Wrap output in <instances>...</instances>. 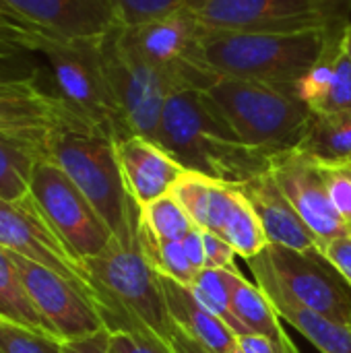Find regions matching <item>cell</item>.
<instances>
[{"label":"cell","mask_w":351,"mask_h":353,"mask_svg":"<svg viewBox=\"0 0 351 353\" xmlns=\"http://www.w3.org/2000/svg\"><path fill=\"white\" fill-rule=\"evenodd\" d=\"M157 145L186 172L234 186L267 174L275 159L244 145L201 89L178 91L166 101Z\"/></svg>","instance_id":"6da1fadb"},{"label":"cell","mask_w":351,"mask_h":353,"mask_svg":"<svg viewBox=\"0 0 351 353\" xmlns=\"http://www.w3.org/2000/svg\"><path fill=\"white\" fill-rule=\"evenodd\" d=\"M85 271L95 288L106 329H139L174 353H207L174 321L157 271L141 248L128 250L114 242L99 256L85 261Z\"/></svg>","instance_id":"7a4b0ae2"},{"label":"cell","mask_w":351,"mask_h":353,"mask_svg":"<svg viewBox=\"0 0 351 353\" xmlns=\"http://www.w3.org/2000/svg\"><path fill=\"white\" fill-rule=\"evenodd\" d=\"M331 37L327 29L250 33L205 27L197 64L215 77L261 81L294 93L296 83L323 56Z\"/></svg>","instance_id":"3957f363"},{"label":"cell","mask_w":351,"mask_h":353,"mask_svg":"<svg viewBox=\"0 0 351 353\" xmlns=\"http://www.w3.org/2000/svg\"><path fill=\"white\" fill-rule=\"evenodd\" d=\"M48 159L87 196L122 248H139L141 207L126 188L114 139L93 128H60L48 143Z\"/></svg>","instance_id":"277c9868"},{"label":"cell","mask_w":351,"mask_h":353,"mask_svg":"<svg viewBox=\"0 0 351 353\" xmlns=\"http://www.w3.org/2000/svg\"><path fill=\"white\" fill-rule=\"evenodd\" d=\"M205 95L244 145L271 157L296 151L314 116L296 93L261 81L217 77Z\"/></svg>","instance_id":"5b68a950"},{"label":"cell","mask_w":351,"mask_h":353,"mask_svg":"<svg viewBox=\"0 0 351 353\" xmlns=\"http://www.w3.org/2000/svg\"><path fill=\"white\" fill-rule=\"evenodd\" d=\"M101 56L128 137H141L155 145L166 101L184 89L205 91L217 79L199 66L163 70L149 64L124 43L120 27L101 37Z\"/></svg>","instance_id":"8992f818"},{"label":"cell","mask_w":351,"mask_h":353,"mask_svg":"<svg viewBox=\"0 0 351 353\" xmlns=\"http://www.w3.org/2000/svg\"><path fill=\"white\" fill-rule=\"evenodd\" d=\"M101 37L62 39L48 35L37 48V54L48 62L52 77L50 91L89 126L118 143L128 139V132L103 66Z\"/></svg>","instance_id":"52a82bcc"},{"label":"cell","mask_w":351,"mask_h":353,"mask_svg":"<svg viewBox=\"0 0 351 353\" xmlns=\"http://www.w3.org/2000/svg\"><path fill=\"white\" fill-rule=\"evenodd\" d=\"M246 263L257 281L267 279L300 306L351 327V288L321 250L300 252L269 244Z\"/></svg>","instance_id":"ba28073f"},{"label":"cell","mask_w":351,"mask_h":353,"mask_svg":"<svg viewBox=\"0 0 351 353\" xmlns=\"http://www.w3.org/2000/svg\"><path fill=\"white\" fill-rule=\"evenodd\" d=\"M29 196L83 265L116 242L101 215L52 159L37 161L29 184Z\"/></svg>","instance_id":"9c48e42d"},{"label":"cell","mask_w":351,"mask_h":353,"mask_svg":"<svg viewBox=\"0 0 351 353\" xmlns=\"http://www.w3.org/2000/svg\"><path fill=\"white\" fill-rule=\"evenodd\" d=\"M0 246L66 277L97 306V294L85 265L68 250L29 194L21 201L0 199Z\"/></svg>","instance_id":"30bf717a"},{"label":"cell","mask_w":351,"mask_h":353,"mask_svg":"<svg viewBox=\"0 0 351 353\" xmlns=\"http://www.w3.org/2000/svg\"><path fill=\"white\" fill-rule=\"evenodd\" d=\"M188 10L207 29L250 33L327 29L321 0H190Z\"/></svg>","instance_id":"8fae6325"},{"label":"cell","mask_w":351,"mask_h":353,"mask_svg":"<svg viewBox=\"0 0 351 353\" xmlns=\"http://www.w3.org/2000/svg\"><path fill=\"white\" fill-rule=\"evenodd\" d=\"M10 256L23 277L29 298L54 335L62 341H74L106 329L93 298L79 285L25 256L14 252H10Z\"/></svg>","instance_id":"7c38bea8"},{"label":"cell","mask_w":351,"mask_h":353,"mask_svg":"<svg viewBox=\"0 0 351 353\" xmlns=\"http://www.w3.org/2000/svg\"><path fill=\"white\" fill-rule=\"evenodd\" d=\"M31 79L0 83V130L27 139L48 151V143L60 128H93L79 118L58 95ZM95 130V128H93Z\"/></svg>","instance_id":"4fadbf2b"},{"label":"cell","mask_w":351,"mask_h":353,"mask_svg":"<svg viewBox=\"0 0 351 353\" xmlns=\"http://www.w3.org/2000/svg\"><path fill=\"white\" fill-rule=\"evenodd\" d=\"M271 174L300 219L314 234L319 250L333 240L351 236L350 225L337 213L325 186L321 165L300 151H288L273 159Z\"/></svg>","instance_id":"5bb4252c"},{"label":"cell","mask_w":351,"mask_h":353,"mask_svg":"<svg viewBox=\"0 0 351 353\" xmlns=\"http://www.w3.org/2000/svg\"><path fill=\"white\" fill-rule=\"evenodd\" d=\"M203 31L205 27L188 8L139 27H120L124 43L143 60L163 70H186L199 66L197 50Z\"/></svg>","instance_id":"9a60e30c"},{"label":"cell","mask_w":351,"mask_h":353,"mask_svg":"<svg viewBox=\"0 0 351 353\" xmlns=\"http://www.w3.org/2000/svg\"><path fill=\"white\" fill-rule=\"evenodd\" d=\"M27 23L50 37H101L120 27L114 0H6Z\"/></svg>","instance_id":"2e32d148"},{"label":"cell","mask_w":351,"mask_h":353,"mask_svg":"<svg viewBox=\"0 0 351 353\" xmlns=\"http://www.w3.org/2000/svg\"><path fill=\"white\" fill-rule=\"evenodd\" d=\"M116 149L126 188L141 209L170 194L186 172L168 151L141 137L118 141Z\"/></svg>","instance_id":"e0dca14e"},{"label":"cell","mask_w":351,"mask_h":353,"mask_svg":"<svg viewBox=\"0 0 351 353\" xmlns=\"http://www.w3.org/2000/svg\"><path fill=\"white\" fill-rule=\"evenodd\" d=\"M240 188L254 209L269 244L285 246L300 252L319 250L314 234L300 219V215L275 182L271 170L242 184Z\"/></svg>","instance_id":"ac0fdd59"},{"label":"cell","mask_w":351,"mask_h":353,"mask_svg":"<svg viewBox=\"0 0 351 353\" xmlns=\"http://www.w3.org/2000/svg\"><path fill=\"white\" fill-rule=\"evenodd\" d=\"M157 279L174 321L192 341H197L207 353H232L238 347V337L234 331L211 314L194 298L190 288L161 273H157Z\"/></svg>","instance_id":"d6986e66"},{"label":"cell","mask_w":351,"mask_h":353,"mask_svg":"<svg viewBox=\"0 0 351 353\" xmlns=\"http://www.w3.org/2000/svg\"><path fill=\"white\" fill-rule=\"evenodd\" d=\"M170 194L184 207L197 228L219 236L236 201L238 186L194 172H184Z\"/></svg>","instance_id":"ffe728a7"},{"label":"cell","mask_w":351,"mask_h":353,"mask_svg":"<svg viewBox=\"0 0 351 353\" xmlns=\"http://www.w3.org/2000/svg\"><path fill=\"white\" fill-rule=\"evenodd\" d=\"M221 273H223V279L230 290L234 312L240 319V323L248 329V333L269 337L275 343H279L281 347H285L288 352L300 353L298 347L294 345V341L288 337L285 329L281 327V323H279L281 319H279L271 298L261 290V285L250 283L236 265L221 269Z\"/></svg>","instance_id":"44dd1931"},{"label":"cell","mask_w":351,"mask_h":353,"mask_svg":"<svg viewBox=\"0 0 351 353\" xmlns=\"http://www.w3.org/2000/svg\"><path fill=\"white\" fill-rule=\"evenodd\" d=\"M261 290L271 298L279 319L290 323L298 333H302L321 353H351V327L337 325L292 300L279 285L259 279Z\"/></svg>","instance_id":"7402d4cb"},{"label":"cell","mask_w":351,"mask_h":353,"mask_svg":"<svg viewBox=\"0 0 351 353\" xmlns=\"http://www.w3.org/2000/svg\"><path fill=\"white\" fill-rule=\"evenodd\" d=\"M296 151L317 163L351 165V110L314 114Z\"/></svg>","instance_id":"603a6c76"},{"label":"cell","mask_w":351,"mask_h":353,"mask_svg":"<svg viewBox=\"0 0 351 353\" xmlns=\"http://www.w3.org/2000/svg\"><path fill=\"white\" fill-rule=\"evenodd\" d=\"M39 159H48L43 147L0 130V199H25Z\"/></svg>","instance_id":"cb8c5ba5"},{"label":"cell","mask_w":351,"mask_h":353,"mask_svg":"<svg viewBox=\"0 0 351 353\" xmlns=\"http://www.w3.org/2000/svg\"><path fill=\"white\" fill-rule=\"evenodd\" d=\"M0 316L21 323L25 327H31L35 331L52 333L48 323L37 312L33 300L29 298L23 277H21L10 252L2 246H0Z\"/></svg>","instance_id":"d4e9b609"},{"label":"cell","mask_w":351,"mask_h":353,"mask_svg":"<svg viewBox=\"0 0 351 353\" xmlns=\"http://www.w3.org/2000/svg\"><path fill=\"white\" fill-rule=\"evenodd\" d=\"M219 236L225 242H230L234 246L236 254L242 256L244 261L257 256L259 252H263L269 246L263 225L240 186H238L236 201L232 205V211H230Z\"/></svg>","instance_id":"484cf974"},{"label":"cell","mask_w":351,"mask_h":353,"mask_svg":"<svg viewBox=\"0 0 351 353\" xmlns=\"http://www.w3.org/2000/svg\"><path fill=\"white\" fill-rule=\"evenodd\" d=\"M139 248L157 273H161V275L186 285V288L192 285L197 271L186 256L182 240L180 242H161L145 225H141Z\"/></svg>","instance_id":"4316f807"},{"label":"cell","mask_w":351,"mask_h":353,"mask_svg":"<svg viewBox=\"0 0 351 353\" xmlns=\"http://www.w3.org/2000/svg\"><path fill=\"white\" fill-rule=\"evenodd\" d=\"M190 290H192L194 298L211 314H215L221 323H225L234 331L236 337L248 335V329L240 323V319L234 312L230 290H228V283L223 279L221 269H203V271H199L192 285H190Z\"/></svg>","instance_id":"83f0119b"},{"label":"cell","mask_w":351,"mask_h":353,"mask_svg":"<svg viewBox=\"0 0 351 353\" xmlns=\"http://www.w3.org/2000/svg\"><path fill=\"white\" fill-rule=\"evenodd\" d=\"M341 43H343V35H333L323 52V56L300 77V81L294 87L296 97L306 103L310 108V112L314 114L321 105V101L325 99L333 77H335V68H337V56L341 52Z\"/></svg>","instance_id":"f1b7e54d"},{"label":"cell","mask_w":351,"mask_h":353,"mask_svg":"<svg viewBox=\"0 0 351 353\" xmlns=\"http://www.w3.org/2000/svg\"><path fill=\"white\" fill-rule=\"evenodd\" d=\"M141 225H145L161 242H180L194 228L184 207L172 194H166L143 207Z\"/></svg>","instance_id":"f546056e"},{"label":"cell","mask_w":351,"mask_h":353,"mask_svg":"<svg viewBox=\"0 0 351 353\" xmlns=\"http://www.w3.org/2000/svg\"><path fill=\"white\" fill-rule=\"evenodd\" d=\"M0 353H62V339L0 316Z\"/></svg>","instance_id":"4dcf8cb0"},{"label":"cell","mask_w":351,"mask_h":353,"mask_svg":"<svg viewBox=\"0 0 351 353\" xmlns=\"http://www.w3.org/2000/svg\"><path fill=\"white\" fill-rule=\"evenodd\" d=\"M190 0H114L120 27H139L188 8Z\"/></svg>","instance_id":"1f68e13d"},{"label":"cell","mask_w":351,"mask_h":353,"mask_svg":"<svg viewBox=\"0 0 351 353\" xmlns=\"http://www.w3.org/2000/svg\"><path fill=\"white\" fill-rule=\"evenodd\" d=\"M343 110H351V60L341 43L333 83L314 114H333Z\"/></svg>","instance_id":"d6a6232c"},{"label":"cell","mask_w":351,"mask_h":353,"mask_svg":"<svg viewBox=\"0 0 351 353\" xmlns=\"http://www.w3.org/2000/svg\"><path fill=\"white\" fill-rule=\"evenodd\" d=\"M110 353H174L166 343L139 329H108Z\"/></svg>","instance_id":"836d02e7"},{"label":"cell","mask_w":351,"mask_h":353,"mask_svg":"<svg viewBox=\"0 0 351 353\" xmlns=\"http://www.w3.org/2000/svg\"><path fill=\"white\" fill-rule=\"evenodd\" d=\"M321 165V174L325 180V186L329 190V196L337 209V213L343 217V221L351 230V168L350 165Z\"/></svg>","instance_id":"e575fe53"},{"label":"cell","mask_w":351,"mask_h":353,"mask_svg":"<svg viewBox=\"0 0 351 353\" xmlns=\"http://www.w3.org/2000/svg\"><path fill=\"white\" fill-rule=\"evenodd\" d=\"M205 240V269H228L234 265L236 250L221 236L203 230Z\"/></svg>","instance_id":"d590c367"},{"label":"cell","mask_w":351,"mask_h":353,"mask_svg":"<svg viewBox=\"0 0 351 353\" xmlns=\"http://www.w3.org/2000/svg\"><path fill=\"white\" fill-rule=\"evenodd\" d=\"M43 37H48V35H43ZM43 37L27 35V33L6 25L4 21H0V54H31V52H37Z\"/></svg>","instance_id":"8d00e7d4"},{"label":"cell","mask_w":351,"mask_h":353,"mask_svg":"<svg viewBox=\"0 0 351 353\" xmlns=\"http://www.w3.org/2000/svg\"><path fill=\"white\" fill-rule=\"evenodd\" d=\"M39 72V66L29 60V54H0V83L31 79Z\"/></svg>","instance_id":"74e56055"},{"label":"cell","mask_w":351,"mask_h":353,"mask_svg":"<svg viewBox=\"0 0 351 353\" xmlns=\"http://www.w3.org/2000/svg\"><path fill=\"white\" fill-rule=\"evenodd\" d=\"M321 12L329 35H343L350 25L351 0H321Z\"/></svg>","instance_id":"f35d334b"},{"label":"cell","mask_w":351,"mask_h":353,"mask_svg":"<svg viewBox=\"0 0 351 353\" xmlns=\"http://www.w3.org/2000/svg\"><path fill=\"white\" fill-rule=\"evenodd\" d=\"M323 256L339 271V275L348 281L351 288V236L333 240L331 244L321 248Z\"/></svg>","instance_id":"ab89813d"},{"label":"cell","mask_w":351,"mask_h":353,"mask_svg":"<svg viewBox=\"0 0 351 353\" xmlns=\"http://www.w3.org/2000/svg\"><path fill=\"white\" fill-rule=\"evenodd\" d=\"M62 353H110L108 350V329H101L95 335L62 341Z\"/></svg>","instance_id":"60d3db41"},{"label":"cell","mask_w":351,"mask_h":353,"mask_svg":"<svg viewBox=\"0 0 351 353\" xmlns=\"http://www.w3.org/2000/svg\"><path fill=\"white\" fill-rule=\"evenodd\" d=\"M182 246L186 250V256L190 261V265L194 267V271H203L205 269V240H203V230L201 228H192L184 238H182Z\"/></svg>","instance_id":"b9f144b4"},{"label":"cell","mask_w":351,"mask_h":353,"mask_svg":"<svg viewBox=\"0 0 351 353\" xmlns=\"http://www.w3.org/2000/svg\"><path fill=\"white\" fill-rule=\"evenodd\" d=\"M238 347L244 353H292L288 352L285 347H281L279 343H275L273 339L263 337V335H254V333L240 335L238 337Z\"/></svg>","instance_id":"7bdbcfd3"},{"label":"cell","mask_w":351,"mask_h":353,"mask_svg":"<svg viewBox=\"0 0 351 353\" xmlns=\"http://www.w3.org/2000/svg\"><path fill=\"white\" fill-rule=\"evenodd\" d=\"M0 21H4L6 25L14 27V29H19V31H23V33H27V35H33V37H43V35H46V33H41L37 27H33L31 23H27L25 19H21V17L8 6L6 0H0Z\"/></svg>","instance_id":"ee69618b"},{"label":"cell","mask_w":351,"mask_h":353,"mask_svg":"<svg viewBox=\"0 0 351 353\" xmlns=\"http://www.w3.org/2000/svg\"><path fill=\"white\" fill-rule=\"evenodd\" d=\"M343 48H345V52H348L351 60V23L345 27V33H343Z\"/></svg>","instance_id":"f6af8a7d"},{"label":"cell","mask_w":351,"mask_h":353,"mask_svg":"<svg viewBox=\"0 0 351 353\" xmlns=\"http://www.w3.org/2000/svg\"><path fill=\"white\" fill-rule=\"evenodd\" d=\"M350 168H351V165H350Z\"/></svg>","instance_id":"bcb514c9"}]
</instances>
